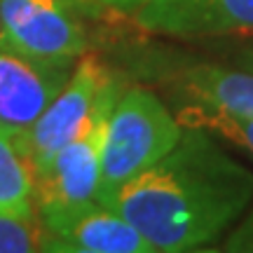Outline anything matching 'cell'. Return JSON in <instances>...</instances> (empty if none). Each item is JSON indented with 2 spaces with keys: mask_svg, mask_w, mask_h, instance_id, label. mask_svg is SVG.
<instances>
[{
  "mask_svg": "<svg viewBox=\"0 0 253 253\" xmlns=\"http://www.w3.org/2000/svg\"><path fill=\"white\" fill-rule=\"evenodd\" d=\"M251 204V169L218 136L183 126L171 153L125 183L106 207L125 216L157 253H183L218 242Z\"/></svg>",
  "mask_w": 253,
  "mask_h": 253,
  "instance_id": "cell-1",
  "label": "cell"
},
{
  "mask_svg": "<svg viewBox=\"0 0 253 253\" xmlns=\"http://www.w3.org/2000/svg\"><path fill=\"white\" fill-rule=\"evenodd\" d=\"M181 136L183 125L155 91L145 87L122 91L106 126L96 202L108 204L125 183L171 153Z\"/></svg>",
  "mask_w": 253,
  "mask_h": 253,
  "instance_id": "cell-2",
  "label": "cell"
},
{
  "mask_svg": "<svg viewBox=\"0 0 253 253\" xmlns=\"http://www.w3.org/2000/svg\"><path fill=\"white\" fill-rule=\"evenodd\" d=\"M122 94L115 75L101 87L82 126L71 141L59 148L54 157L36 171V211L96 199L101 181V160L106 145V126L110 110Z\"/></svg>",
  "mask_w": 253,
  "mask_h": 253,
  "instance_id": "cell-3",
  "label": "cell"
},
{
  "mask_svg": "<svg viewBox=\"0 0 253 253\" xmlns=\"http://www.w3.org/2000/svg\"><path fill=\"white\" fill-rule=\"evenodd\" d=\"M40 251L56 253H157L125 216L96 199L38 211Z\"/></svg>",
  "mask_w": 253,
  "mask_h": 253,
  "instance_id": "cell-4",
  "label": "cell"
},
{
  "mask_svg": "<svg viewBox=\"0 0 253 253\" xmlns=\"http://www.w3.org/2000/svg\"><path fill=\"white\" fill-rule=\"evenodd\" d=\"M5 45L49 61H78L87 52V31L71 0H0Z\"/></svg>",
  "mask_w": 253,
  "mask_h": 253,
  "instance_id": "cell-5",
  "label": "cell"
},
{
  "mask_svg": "<svg viewBox=\"0 0 253 253\" xmlns=\"http://www.w3.org/2000/svg\"><path fill=\"white\" fill-rule=\"evenodd\" d=\"M113 73L96 59V56L82 54L73 66L71 78L66 80L61 91L49 101L36 125L21 138L28 162L33 167V176L45 167L54 153L66 141H71L89 115L94 101L99 96L101 87L110 80Z\"/></svg>",
  "mask_w": 253,
  "mask_h": 253,
  "instance_id": "cell-6",
  "label": "cell"
},
{
  "mask_svg": "<svg viewBox=\"0 0 253 253\" xmlns=\"http://www.w3.org/2000/svg\"><path fill=\"white\" fill-rule=\"evenodd\" d=\"M75 61H49L0 45V129L26 136L71 78Z\"/></svg>",
  "mask_w": 253,
  "mask_h": 253,
  "instance_id": "cell-7",
  "label": "cell"
},
{
  "mask_svg": "<svg viewBox=\"0 0 253 253\" xmlns=\"http://www.w3.org/2000/svg\"><path fill=\"white\" fill-rule=\"evenodd\" d=\"M134 17L145 33L155 36H253V0H145Z\"/></svg>",
  "mask_w": 253,
  "mask_h": 253,
  "instance_id": "cell-8",
  "label": "cell"
},
{
  "mask_svg": "<svg viewBox=\"0 0 253 253\" xmlns=\"http://www.w3.org/2000/svg\"><path fill=\"white\" fill-rule=\"evenodd\" d=\"M178 96L185 103L211 106V108L253 118V71H237L225 66L202 63L181 73L176 84Z\"/></svg>",
  "mask_w": 253,
  "mask_h": 253,
  "instance_id": "cell-9",
  "label": "cell"
},
{
  "mask_svg": "<svg viewBox=\"0 0 253 253\" xmlns=\"http://www.w3.org/2000/svg\"><path fill=\"white\" fill-rule=\"evenodd\" d=\"M0 213L36 216V176L21 136L0 129Z\"/></svg>",
  "mask_w": 253,
  "mask_h": 253,
  "instance_id": "cell-10",
  "label": "cell"
},
{
  "mask_svg": "<svg viewBox=\"0 0 253 253\" xmlns=\"http://www.w3.org/2000/svg\"><path fill=\"white\" fill-rule=\"evenodd\" d=\"M176 118L183 126L204 129L209 134L218 136L220 141L242 148L246 155L253 157V118L249 115H235V113H225L211 106L185 103Z\"/></svg>",
  "mask_w": 253,
  "mask_h": 253,
  "instance_id": "cell-11",
  "label": "cell"
},
{
  "mask_svg": "<svg viewBox=\"0 0 253 253\" xmlns=\"http://www.w3.org/2000/svg\"><path fill=\"white\" fill-rule=\"evenodd\" d=\"M42 246V225L36 216L0 213V253H33Z\"/></svg>",
  "mask_w": 253,
  "mask_h": 253,
  "instance_id": "cell-12",
  "label": "cell"
},
{
  "mask_svg": "<svg viewBox=\"0 0 253 253\" xmlns=\"http://www.w3.org/2000/svg\"><path fill=\"white\" fill-rule=\"evenodd\" d=\"M223 251H232V253H253V204L249 207L242 220L237 223L230 235L225 237V244Z\"/></svg>",
  "mask_w": 253,
  "mask_h": 253,
  "instance_id": "cell-13",
  "label": "cell"
},
{
  "mask_svg": "<svg viewBox=\"0 0 253 253\" xmlns=\"http://www.w3.org/2000/svg\"><path fill=\"white\" fill-rule=\"evenodd\" d=\"M91 2L110 7V9H115V12H122V14H136L145 5V0H91Z\"/></svg>",
  "mask_w": 253,
  "mask_h": 253,
  "instance_id": "cell-14",
  "label": "cell"
},
{
  "mask_svg": "<svg viewBox=\"0 0 253 253\" xmlns=\"http://www.w3.org/2000/svg\"><path fill=\"white\" fill-rule=\"evenodd\" d=\"M244 68H246V71H251V68H253V49L249 52V54H246V59H244Z\"/></svg>",
  "mask_w": 253,
  "mask_h": 253,
  "instance_id": "cell-15",
  "label": "cell"
},
{
  "mask_svg": "<svg viewBox=\"0 0 253 253\" xmlns=\"http://www.w3.org/2000/svg\"><path fill=\"white\" fill-rule=\"evenodd\" d=\"M0 45H5V31H2V21H0Z\"/></svg>",
  "mask_w": 253,
  "mask_h": 253,
  "instance_id": "cell-16",
  "label": "cell"
}]
</instances>
